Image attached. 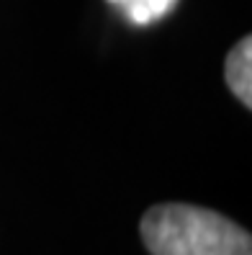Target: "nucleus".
Listing matches in <instances>:
<instances>
[{
	"label": "nucleus",
	"mask_w": 252,
	"mask_h": 255,
	"mask_svg": "<svg viewBox=\"0 0 252 255\" xmlns=\"http://www.w3.org/2000/svg\"><path fill=\"white\" fill-rule=\"evenodd\" d=\"M172 5H175V0H124L118 8L126 13V18L131 23L147 26L155 18H162Z\"/></svg>",
	"instance_id": "3"
},
{
	"label": "nucleus",
	"mask_w": 252,
	"mask_h": 255,
	"mask_svg": "<svg viewBox=\"0 0 252 255\" xmlns=\"http://www.w3.org/2000/svg\"><path fill=\"white\" fill-rule=\"evenodd\" d=\"M139 232L152 255H252L247 230L190 204L152 206L142 217Z\"/></svg>",
	"instance_id": "1"
},
{
	"label": "nucleus",
	"mask_w": 252,
	"mask_h": 255,
	"mask_svg": "<svg viewBox=\"0 0 252 255\" xmlns=\"http://www.w3.org/2000/svg\"><path fill=\"white\" fill-rule=\"evenodd\" d=\"M224 75L232 93L250 109L252 106V39L250 36L234 44V49L227 57Z\"/></svg>",
	"instance_id": "2"
},
{
	"label": "nucleus",
	"mask_w": 252,
	"mask_h": 255,
	"mask_svg": "<svg viewBox=\"0 0 252 255\" xmlns=\"http://www.w3.org/2000/svg\"><path fill=\"white\" fill-rule=\"evenodd\" d=\"M108 3H113V5H121V3H124V0H108Z\"/></svg>",
	"instance_id": "4"
}]
</instances>
